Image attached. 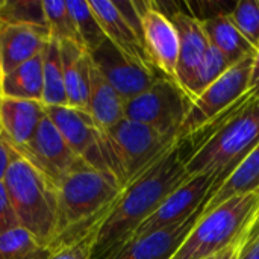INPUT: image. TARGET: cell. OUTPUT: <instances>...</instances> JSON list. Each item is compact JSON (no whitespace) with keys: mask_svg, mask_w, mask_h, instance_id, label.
<instances>
[{"mask_svg":"<svg viewBox=\"0 0 259 259\" xmlns=\"http://www.w3.org/2000/svg\"><path fill=\"white\" fill-rule=\"evenodd\" d=\"M42 6L50 39L56 42L70 41L80 46L73 17L67 8V0H42Z\"/></svg>","mask_w":259,"mask_h":259,"instance_id":"obj_29","label":"cell"},{"mask_svg":"<svg viewBox=\"0 0 259 259\" xmlns=\"http://www.w3.org/2000/svg\"><path fill=\"white\" fill-rule=\"evenodd\" d=\"M108 167L121 188L140 178L181 141L176 135L123 118L105 131Z\"/></svg>","mask_w":259,"mask_h":259,"instance_id":"obj_6","label":"cell"},{"mask_svg":"<svg viewBox=\"0 0 259 259\" xmlns=\"http://www.w3.org/2000/svg\"><path fill=\"white\" fill-rule=\"evenodd\" d=\"M167 17L171 20L179 38L178 85L187 94V88L209 47V41L203 30L202 21L193 14L175 11L167 14Z\"/></svg>","mask_w":259,"mask_h":259,"instance_id":"obj_16","label":"cell"},{"mask_svg":"<svg viewBox=\"0 0 259 259\" xmlns=\"http://www.w3.org/2000/svg\"><path fill=\"white\" fill-rule=\"evenodd\" d=\"M259 235V212L258 215H256V220H255V225H253V228H252V231L249 232V235H247V240H246V244H249V243H252L256 237ZM244 244V246H246Z\"/></svg>","mask_w":259,"mask_h":259,"instance_id":"obj_37","label":"cell"},{"mask_svg":"<svg viewBox=\"0 0 259 259\" xmlns=\"http://www.w3.org/2000/svg\"><path fill=\"white\" fill-rule=\"evenodd\" d=\"M106 39L132 61L155 70L140 32L129 23L114 0H88ZM156 71V70H155Z\"/></svg>","mask_w":259,"mask_h":259,"instance_id":"obj_15","label":"cell"},{"mask_svg":"<svg viewBox=\"0 0 259 259\" xmlns=\"http://www.w3.org/2000/svg\"><path fill=\"white\" fill-rule=\"evenodd\" d=\"M0 23L47 29L42 0H8L0 2Z\"/></svg>","mask_w":259,"mask_h":259,"instance_id":"obj_28","label":"cell"},{"mask_svg":"<svg viewBox=\"0 0 259 259\" xmlns=\"http://www.w3.org/2000/svg\"><path fill=\"white\" fill-rule=\"evenodd\" d=\"M46 112L79 159L87 165L112 176L108 167L105 131L96 123L88 111L71 106H52L46 108Z\"/></svg>","mask_w":259,"mask_h":259,"instance_id":"obj_9","label":"cell"},{"mask_svg":"<svg viewBox=\"0 0 259 259\" xmlns=\"http://www.w3.org/2000/svg\"><path fill=\"white\" fill-rule=\"evenodd\" d=\"M121 190L112 176L85 162L71 170L56 187V229L50 250L99 229Z\"/></svg>","mask_w":259,"mask_h":259,"instance_id":"obj_2","label":"cell"},{"mask_svg":"<svg viewBox=\"0 0 259 259\" xmlns=\"http://www.w3.org/2000/svg\"><path fill=\"white\" fill-rule=\"evenodd\" d=\"M259 143V97L244 96L237 112L225 118L187 158L190 178L209 173H225L235 165Z\"/></svg>","mask_w":259,"mask_h":259,"instance_id":"obj_5","label":"cell"},{"mask_svg":"<svg viewBox=\"0 0 259 259\" xmlns=\"http://www.w3.org/2000/svg\"><path fill=\"white\" fill-rule=\"evenodd\" d=\"M203 208L181 225L131 238L99 259H171L202 215Z\"/></svg>","mask_w":259,"mask_h":259,"instance_id":"obj_14","label":"cell"},{"mask_svg":"<svg viewBox=\"0 0 259 259\" xmlns=\"http://www.w3.org/2000/svg\"><path fill=\"white\" fill-rule=\"evenodd\" d=\"M225 179V173H209L190 178L181 187H178L156 208V211L137 228L131 238H137L155 231L167 229L184 223L199 208L208 203L209 193L212 191V188L217 184H222Z\"/></svg>","mask_w":259,"mask_h":259,"instance_id":"obj_10","label":"cell"},{"mask_svg":"<svg viewBox=\"0 0 259 259\" xmlns=\"http://www.w3.org/2000/svg\"><path fill=\"white\" fill-rule=\"evenodd\" d=\"M184 143L181 141L162 159L121 190L108 217L97 231L93 259L102 258L127 241L137 228L178 187L190 179L187 171L188 155L184 153Z\"/></svg>","mask_w":259,"mask_h":259,"instance_id":"obj_1","label":"cell"},{"mask_svg":"<svg viewBox=\"0 0 259 259\" xmlns=\"http://www.w3.org/2000/svg\"><path fill=\"white\" fill-rule=\"evenodd\" d=\"M2 79H3V70H2V61H0V88H2Z\"/></svg>","mask_w":259,"mask_h":259,"instance_id":"obj_38","label":"cell"},{"mask_svg":"<svg viewBox=\"0 0 259 259\" xmlns=\"http://www.w3.org/2000/svg\"><path fill=\"white\" fill-rule=\"evenodd\" d=\"M141 38L153 68L178 83L179 38L167 14L155 2H137Z\"/></svg>","mask_w":259,"mask_h":259,"instance_id":"obj_12","label":"cell"},{"mask_svg":"<svg viewBox=\"0 0 259 259\" xmlns=\"http://www.w3.org/2000/svg\"><path fill=\"white\" fill-rule=\"evenodd\" d=\"M67 8L73 17L82 49L91 55L106 41L103 29L100 27L88 0H67Z\"/></svg>","mask_w":259,"mask_h":259,"instance_id":"obj_25","label":"cell"},{"mask_svg":"<svg viewBox=\"0 0 259 259\" xmlns=\"http://www.w3.org/2000/svg\"><path fill=\"white\" fill-rule=\"evenodd\" d=\"M15 228H20L18 220H17L12 205L9 202L5 185H3V182H0V235L15 229Z\"/></svg>","mask_w":259,"mask_h":259,"instance_id":"obj_32","label":"cell"},{"mask_svg":"<svg viewBox=\"0 0 259 259\" xmlns=\"http://www.w3.org/2000/svg\"><path fill=\"white\" fill-rule=\"evenodd\" d=\"M190 106V97L176 82L159 77L149 90L124 102V118L179 138Z\"/></svg>","mask_w":259,"mask_h":259,"instance_id":"obj_8","label":"cell"},{"mask_svg":"<svg viewBox=\"0 0 259 259\" xmlns=\"http://www.w3.org/2000/svg\"><path fill=\"white\" fill-rule=\"evenodd\" d=\"M2 182L18 226L50 249L56 229V187L11 147L9 164Z\"/></svg>","mask_w":259,"mask_h":259,"instance_id":"obj_3","label":"cell"},{"mask_svg":"<svg viewBox=\"0 0 259 259\" xmlns=\"http://www.w3.org/2000/svg\"><path fill=\"white\" fill-rule=\"evenodd\" d=\"M0 96L35 100L42 99V56L38 55L3 74Z\"/></svg>","mask_w":259,"mask_h":259,"instance_id":"obj_23","label":"cell"},{"mask_svg":"<svg viewBox=\"0 0 259 259\" xmlns=\"http://www.w3.org/2000/svg\"><path fill=\"white\" fill-rule=\"evenodd\" d=\"M246 96L259 97V47L255 50L253 64H252V74H250V85H249V93Z\"/></svg>","mask_w":259,"mask_h":259,"instance_id":"obj_33","label":"cell"},{"mask_svg":"<svg viewBox=\"0 0 259 259\" xmlns=\"http://www.w3.org/2000/svg\"><path fill=\"white\" fill-rule=\"evenodd\" d=\"M50 253L49 247L39 244L23 228L0 235V259H47Z\"/></svg>","mask_w":259,"mask_h":259,"instance_id":"obj_26","label":"cell"},{"mask_svg":"<svg viewBox=\"0 0 259 259\" xmlns=\"http://www.w3.org/2000/svg\"><path fill=\"white\" fill-rule=\"evenodd\" d=\"M258 237H259V235H258Z\"/></svg>","mask_w":259,"mask_h":259,"instance_id":"obj_40","label":"cell"},{"mask_svg":"<svg viewBox=\"0 0 259 259\" xmlns=\"http://www.w3.org/2000/svg\"><path fill=\"white\" fill-rule=\"evenodd\" d=\"M49 30L33 26L0 24V61L3 74L42 53Z\"/></svg>","mask_w":259,"mask_h":259,"instance_id":"obj_17","label":"cell"},{"mask_svg":"<svg viewBox=\"0 0 259 259\" xmlns=\"http://www.w3.org/2000/svg\"><path fill=\"white\" fill-rule=\"evenodd\" d=\"M259 190V143L235 165L222 185L211 194L202 212H208L223 202Z\"/></svg>","mask_w":259,"mask_h":259,"instance_id":"obj_22","label":"cell"},{"mask_svg":"<svg viewBox=\"0 0 259 259\" xmlns=\"http://www.w3.org/2000/svg\"><path fill=\"white\" fill-rule=\"evenodd\" d=\"M200 21L209 44L223 53L232 64L255 55V49L232 21L231 12H220Z\"/></svg>","mask_w":259,"mask_h":259,"instance_id":"obj_21","label":"cell"},{"mask_svg":"<svg viewBox=\"0 0 259 259\" xmlns=\"http://www.w3.org/2000/svg\"><path fill=\"white\" fill-rule=\"evenodd\" d=\"M42 99L41 103L46 108L52 106H68L62 62L59 53V44L49 41L42 53Z\"/></svg>","mask_w":259,"mask_h":259,"instance_id":"obj_24","label":"cell"},{"mask_svg":"<svg viewBox=\"0 0 259 259\" xmlns=\"http://www.w3.org/2000/svg\"><path fill=\"white\" fill-rule=\"evenodd\" d=\"M44 115L46 106L41 102L0 96V132L11 147L27 143Z\"/></svg>","mask_w":259,"mask_h":259,"instance_id":"obj_18","label":"cell"},{"mask_svg":"<svg viewBox=\"0 0 259 259\" xmlns=\"http://www.w3.org/2000/svg\"><path fill=\"white\" fill-rule=\"evenodd\" d=\"M8 164H9V146L6 144V141L0 132V182L5 178Z\"/></svg>","mask_w":259,"mask_h":259,"instance_id":"obj_34","label":"cell"},{"mask_svg":"<svg viewBox=\"0 0 259 259\" xmlns=\"http://www.w3.org/2000/svg\"><path fill=\"white\" fill-rule=\"evenodd\" d=\"M97 231L99 229L87 234L85 237H82L73 243L64 244V246L52 250L50 256L47 259H93V249H94Z\"/></svg>","mask_w":259,"mask_h":259,"instance_id":"obj_31","label":"cell"},{"mask_svg":"<svg viewBox=\"0 0 259 259\" xmlns=\"http://www.w3.org/2000/svg\"><path fill=\"white\" fill-rule=\"evenodd\" d=\"M90 58L124 102L144 93L159 77H164L158 71L150 70L123 55L108 39L93 52Z\"/></svg>","mask_w":259,"mask_h":259,"instance_id":"obj_13","label":"cell"},{"mask_svg":"<svg viewBox=\"0 0 259 259\" xmlns=\"http://www.w3.org/2000/svg\"><path fill=\"white\" fill-rule=\"evenodd\" d=\"M11 149H14L30 165L42 173L55 187H58V184L71 170L83 164V161L79 159L68 147L58 127L49 118L47 112L32 138L23 146Z\"/></svg>","mask_w":259,"mask_h":259,"instance_id":"obj_11","label":"cell"},{"mask_svg":"<svg viewBox=\"0 0 259 259\" xmlns=\"http://www.w3.org/2000/svg\"><path fill=\"white\" fill-rule=\"evenodd\" d=\"M58 44L68 106L87 111L91 65L90 55L76 42L64 41Z\"/></svg>","mask_w":259,"mask_h":259,"instance_id":"obj_19","label":"cell"},{"mask_svg":"<svg viewBox=\"0 0 259 259\" xmlns=\"http://www.w3.org/2000/svg\"><path fill=\"white\" fill-rule=\"evenodd\" d=\"M237 29L256 50L259 47V0H241L231 11Z\"/></svg>","mask_w":259,"mask_h":259,"instance_id":"obj_30","label":"cell"},{"mask_svg":"<svg viewBox=\"0 0 259 259\" xmlns=\"http://www.w3.org/2000/svg\"><path fill=\"white\" fill-rule=\"evenodd\" d=\"M0 24H2V23H0Z\"/></svg>","mask_w":259,"mask_h":259,"instance_id":"obj_39","label":"cell"},{"mask_svg":"<svg viewBox=\"0 0 259 259\" xmlns=\"http://www.w3.org/2000/svg\"><path fill=\"white\" fill-rule=\"evenodd\" d=\"M253 56H247L232 64L214 83L191 102L185 121L179 131V141H187L206 126L212 124V121L226 114L228 109L249 93Z\"/></svg>","mask_w":259,"mask_h":259,"instance_id":"obj_7","label":"cell"},{"mask_svg":"<svg viewBox=\"0 0 259 259\" xmlns=\"http://www.w3.org/2000/svg\"><path fill=\"white\" fill-rule=\"evenodd\" d=\"M258 212L259 190L235 196L202 212L171 259H211L237 243L246 244Z\"/></svg>","mask_w":259,"mask_h":259,"instance_id":"obj_4","label":"cell"},{"mask_svg":"<svg viewBox=\"0 0 259 259\" xmlns=\"http://www.w3.org/2000/svg\"><path fill=\"white\" fill-rule=\"evenodd\" d=\"M87 111L103 131L115 126L118 121L124 118V100L103 77V74L94 65L93 61L90 65V88H88Z\"/></svg>","mask_w":259,"mask_h":259,"instance_id":"obj_20","label":"cell"},{"mask_svg":"<svg viewBox=\"0 0 259 259\" xmlns=\"http://www.w3.org/2000/svg\"><path fill=\"white\" fill-rule=\"evenodd\" d=\"M238 259H259V237H256L252 243L243 246Z\"/></svg>","mask_w":259,"mask_h":259,"instance_id":"obj_35","label":"cell"},{"mask_svg":"<svg viewBox=\"0 0 259 259\" xmlns=\"http://www.w3.org/2000/svg\"><path fill=\"white\" fill-rule=\"evenodd\" d=\"M243 246H244L243 243H237V244H234V246L228 247L226 250L220 252L219 255H215L214 258H211V259H238V255H240V252H241Z\"/></svg>","mask_w":259,"mask_h":259,"instance_id":"obj_36","label":"cell"},{"mask_svg":"<svg viewBox=\"0 0 259 259\" xmlns=\"http://www.w3.org/2000/svg\"><path fill=\"white\" fill-rule=\"evenodd\" d=\"M232 65V62L223 55L220 53L214 46L209 44L200 65L197 67L188 88H187V96L190 97V100H196L211 83H214L229 67Z\"/></svg>","mask_w":259,"mask_h":259,"instance_id":"obj_27","label":"cell"}]
</instances>
